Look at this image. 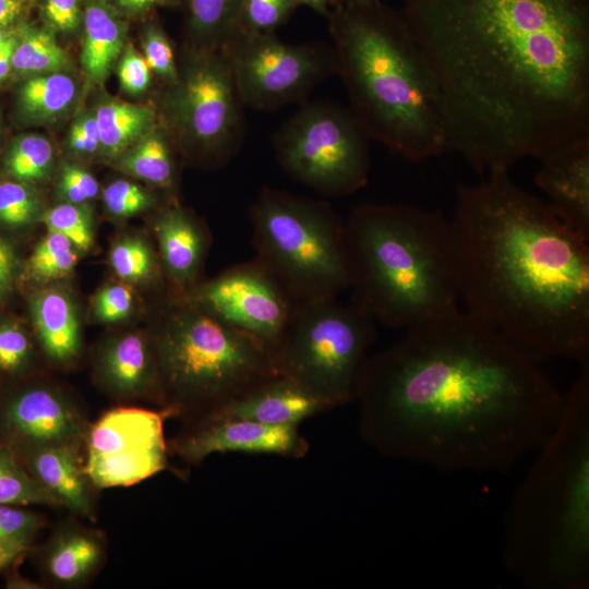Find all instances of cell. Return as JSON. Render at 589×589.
<instances>
[{
	"mask_svg": "<svg viewBox=\"0 0 589 589\" xmlns=\"http://www.w3.org/2000/svg\"><path fill=\"white\" fill-rule=\"evenodd\" d=\"M447 148L479 173L589 137V0H404Z\"/></svg>",
	"mask_w": 589,
	"mask_h": 589,
	"instance_id": "obj_1",
	"label": "cell"
},
{
	"mask_svg": "<svg viewBox=\"0 0 589 589\" xmlns=\"http://www.w3.org/2000/svg\"><path fill=\"white\" fill-rule=\"evenodd\" d=\"M356 400L362 438L384 456L507 473L550 436L564 394L536 359L458 309L370 356Z\"/></svg>",
	"mask_w": 589,
	"mask_h": 589,
	"instance_id": "obj_2",
	"label": "cell"
},
{
	"mask_svg": "<svg viewBox=\"0 0 589 589\" xmlns=\"http://www.w3.org/2000/svg\"><path fill=\"white\" fill-rule=\"evenodd\" d=\"M467 312L533 359L589 361V247L508 170L456 191Z\"/></svg>",
	"mask_w": 589,
	"mask_h": 589,
	"instance_id": "obj_3",
	"label": "cell"
},
{
	"mask_svg": "<svg viewBox=\"0 0 589 589\" xmlns=\"http://www.w3.org/2000/svg\"><path fill=\"white\" fill-rule=\"evenodd\" d=\"M537 453L505 515L504 566L530 589H588L589 361Z\"/></svg>",
	"mask_w": 589,
	"mask_h": 589,
	"instance_id": "obj_4",
	"label": "cell"
},
{
	"mask_svg": "<svg viewBox=\"0 0 589 589\" xmlns=\"http://www.w3.org/2000/svg\"><path fill=\"white\" fill-rule=\"evenodd\" d=\"M326 17L336 75L370 139L412 161L447 149L436 82L400 11L373 0Z\"/></svg>",
	"mask_w": 589,
	"mask_h": 589,
	"instance_id": "obj_5",
	"label": "cell"
},
{
	"mask_svg": "<svg viewBox=\"0 0 589 589\" xmlns=\"http://www.w3.org/2000/svg\"><path fill=\"white\" fill-rule=\"evenodd\" d=\"M351 301L374 321L409 328L458 310L450 219L407 204L363 203L345 219Z\"/></svg>",
	"mask_w": 589,
	"mask_h": 589,
	"instance_id": "obj_6",
	"label": "cell"
},
{
	"mask_svg": "<svg viewBox=\"0 0 589 589\" xmlns=\"http://www.w3.org/2000/svg\"><path fill=\"white\" fill-rule=\"evenodd\" d=\"M158 318L152 342L167 407L201 417L277 373L272 350L185 298ZM200 417V418H201Z\"/></svg>",
	"mask_w": 589,
	"mask_h": 589,
	"instance_id": "obj_7",
	"label": "cell"
},
{
	"mask_svg": "<svg viewBox=\"0 0 589 589\" xmlns=\"http://www.w3.org/2000/svg\"><path fill=\"white\" fill-rule=\"evenodd\" d=\"M249 216L255 260L293 301L349 289L345 219L328 202L264 187Z\"/></svg>",
	"mask_w": 589,
	"mask_h": 589,
	"instance_id": "obj_8",
	"label": "cell"
},
{
	"mask_svg": "<svg viewBox=\"0 0 589 589\" xmlns=\"http://www.w3.org/2000/svg\"><path fill=\"white\" fill-rule=\"evenodd\" d=\"M374 322L352 301H294L272 349L277 373L300 383L328 409L356 400L375 340Z\"/></svg>",
	"mask_w": 589,
	"mask_h": 589,
	"instance_id": "obj_9",
	"label": "cell"
},
{
	"mask_svg": "<svg viewBox=\"0 0 589 589\" xmlns=\"http://www.w3.org/2000/svg\"><path fill=\"white\" fill-rule=\"evenodd\" d=\"M370 136L349 107L303 101L273 137L276 159L299 183L326 197L352 194L370 173Z\"/></svg>",
	"mask_w": 589,
	"mask_h": 589,
	"instance_id": "obj_10",
	"label": "cell"
},
{
	"mask_svg": "<svg viewBox=\"0 0 589 589\" xmlns=\"http://www.w3.org/2000/svg\"><path fill=\"white\" fill-rule=\"evenodd\" d=\"M244 107L224 49H191L163 96L166 120L182 148L211 165L240 151Z\"/></svg>",
	"mask_w": 589,
	"mask_h": 589,
	"instance_id": "obj_11",
	"label": "cell"
},
{
	"mask_svg": "<svg viewBox=\"0 0 589 589\" xmlns=\"http://www.w3.org/2000/svg\"><path fill=\"white\" fill-rule=\"evenodd\" d=\"M245 107L274 111L303 103L337 74L332 45L288 44L275 33L240 31L224 48Z\"/></svg>",
	"mask_w": 589,
	"mask_h": 589,
	"instance_id": "obj_12",
	"label": "cell"
},
{
	"mask_svg": "<svg viewBox=\"0 0 589 589\" xmlns=\"http://www.w3.org/2000/svg\"><path fill=\"white\" fill-rule=\"evenodd\" d=\"M173 414L170 407L155 411L121 406L88 426L84 470L93 486H130L165 470L164 421Z\"/></svg>",
	"mask_w": 589,
	"mask_h": 589,
	"instance_id": "obj_13",
	"label": "cell"
},
{
	"mask_svg": "<svg viewBox=\"0 0 589 589\" xmlns=\"http://www.w3.org/2000/svg\"><path fill=\"white\" fill-rule=\"evenodd\" d=\"M181 297L259 339L271 350L281 336L294 303L256 260L236 264Z\"/></svg>",
	"mask_w": 589,
	"mask_h": 589,
	"instance_id": "obj_14",
	"label": "cell"
},
{
	"mask_svg": "<svg viewBox=\"0 0 589 589\" xmlns=\"http://www.w3.org/2000/svg\"><path fill=\"white\" fill-rule=\"evenodd\" d=\"M87 430L79 407L49 385L23 387L0 402V442L13 452L83 443Z\"/></svg>",
	"mask_w": 589,
	"mask_h": 589,
	"instance_id": "obj_15",
	"label": "cell"
},
{
	"mask_svg": "<svg viewBox=\"0 0 589 589\" xmlns=\"http://www.w3.org/2000/svg\"><path fill=\"white\" fill-rule=\"evenodd\" d=\"M171 449L189 464H200L216 453L271 454L302 458L308 441L298 425L266 424L245 419H199Z\"/></svg>",
	"mask_w": 589,
	"mask_h": 589,
	"instance_id": "obj_16",
	"label": "cell"
},
{
	"mask_svg": "<svg viewBox=\"0 0 589 589\" xmlns=\"http://www.w3.org/2000/svg\"><path fill=\"white\" fill-rule=\"evenodd\" d=\"M540 161L536 184L548 196L558 218L589 241V137L566 145Z\"/></svg>",
	"mask_w": 589,
	"mask_h": 589,
	"instance_id": "obj_17",
	"label": "cell"
},
{
	"mask_svg": "<svg viewBox=\"0 0 589 589\" xmlns=\"http://www.w3.org/2000/svg\"><path fill=\"white\" fill-rule=\"evenodd\" d=\"M328 407L297 381L273 375L200 419H245L266 424L298 425Z\"/></svg>",
	"mask_w": 589,
	"mask_h": 589,
	"instance_id": "obj_18",
	"label": "cell"
},
{
	"mask_svg": "<svg viewBox=\"0 0 589 589\" xmlns=\"http://www.w3.org/2000/svg\"><path fill=\"white\" fill-rule=\"evenodd\" d=\"M83 443L53 444L14 452L27 472L60 504L92 519L94 502L81 456Z\"/></svg>",
	"mask_w": 589,
	"mask_h": 589,
	"instance_id": "obj_19",
	"label": "cell"
},
{
	"mask_svg": "<svg viewBox=\"0 0 589 589\" xmlns=\"http://www.w3.org/2000/svg\"><path fill=\"white\" fill-rule=\"evenodd\" d=\"M96 370L104 387L117 397L166 401L152 339L140 333L111 339L99 352Z\"/></svg>",
	"mask_w": 589,
	"mask_h": 589,
	"instance_id": "obj_20",
	"label": "cell"
},
{
	"mask_svg": "<svg viewBox=\"0 0 589 589\" xmlns=\"http://www.w3.org/2000/svg\"><path fill=\"white\" fill-rule=\"evenodd\" d=\"M165 273L175 287L187 294L199 283L208 247V233L188 209L170 203L153 220Z\"/></svg>",
	"mask_w": 589,
	"mask_h": 589,
	"instance_id": "obj_21",
	"label": "cell"
},
{
	"mask_svg": "<svg viewBox=\"0 0 589 589\" xmlns=\"http://www.w3.org/2000/svg\"><path fill=\"white\" fill-rule=\"evenodd\" d=\"M105 558V541L91 528L65 524L59 527L40 551L41 569L49 581L74 588L88 581Z\"/></svg>",
	"mask_w": 589,
	"mask_h": 589,
	"instance_id": "obj_22",
	"label": "cell"
},
{
	"mask_svg": "<svg viewBox=\"0 0 589 589\" xmlns=\"http://www.w3.org/2000/svg\"><path fill=\"white\" fill-rule=\"evenodd\" d=\"M32 315L43 350L49 359L65 363L77 357L81 334L70 296L58 288L44 289L32 301Z\"/></svg>",
	"mask_w": 589,
	"mask_h": 589,
	"instance_id": "obj_23",
	"label": "cell"
},
{
	"mask_svg": "<svg viewBox=\"0 0 589 589\" xmlns=\"http://www.w3.org/2000/svg\"><path fill=\"white\" fill-rule=\"evenodd\" d=\"M81 65L91 82L104 81L124 47V24L105 0L85 5Z\"/></svg>",
	"mask_w": 589,
	"mask_h": 589,
	"instance_id": "obj_24",
	"label": "cell"
},
{
	"mask_svg": "<svg viewBox=\"0 0 589 589\" xmlns=\"http://www.w3.org/2000/svg\"><path fill=\"white\" fill-rule=\"evenodd\" d=\"M169 134L156 125L115 157L118 169L164 191H172L177 168Z\"/></svg>",
	"mask_w": 589,
	"mask_h": 589,
	"instance_id": "obj_25",
	"label": "cell"
},
{
	"mask_svg": "<svg viewBox=\"0 0 589 589\" xmlns=\"http://www.w3.org/2000/svg\"><path fill=\"white\" fill-rule=\"evenodd\" d=\"M94 113L100 134V152L113 158L157 125L156 110L143 104L106 100Z\"/></svg>",
	"mask_w": 589,
	"mask_h": 589,
	"instance_id": "obj_26",
	"label": "cell"
},
{
	"mask_svg": "<svg viewBox=\"0 0 589 589\" xmlns=\"http://www.w3.org/2000/svg\"><path fill=\"white\" fill-rule=\"evenodd\" d=\"M192 49H224L240 32L242 0H185Z\"/></svg>",
	"mask_w": 589,
	"mask_h": 589,
	"instance_id": "obj_27",
	"label": "cell"
},
{
	"mask_svg": "<svg viewBox=\"0 0 589 589\" xmlns=\"http://www.w3.org/2000/svg\"><path fill=\"white\" fill-rule=\"evenodd\" d=\"M76 92L75 81L64 71L33 75L19 89V107L33 121H49L71 107Z\"/></svg>",
	"mask_w": 589,
	"mask_h": 589,
	"instance_id": "obj_28",
	"label": "cell"
},
{
	"mask_svg": "<svg viewBox=\"0 0 589 589\" xmlns=\"http://www.w3.org/2000/svg\"><path fill=\"white\" fill-rule=\"evenodd\" d=\"M70 58L56 40L52 32L26 27L17 32V41L11 57V68L31 76L69 69Z\"/></svg>",
	"mask_w": 589,
	"mask_h": 589,
	"instance_id": "obj_29",
	"label": "cell"
},
{
	"mask_svg": "<svg viewBox=\"0 0 589 589\" xmlns=\"http://www.w3.org/2000/svg\"><path fill=\"white\" fill-rule=\"evenodd\" d=\"M0 504L60 506L3 443L0 444Z\"/></svg>",
	"mask_w": 589,
	"mask_h": 589,
	"instance_id": "obj_30",
	"label": "cell"
},
{
	"mask_svg": "<svg viewBox=\"0 0 589 589\" xmlns=\"http://www.w3.org/2000/svg\"><path fill=\"white\" fill-rule=\"evenodd\" d=\"M53 149L40 134H24L10 145L4 160V172L13 180L32 183L46 179L52 168Z\"/></svg>",
	"mask_w": 589,
	"mask_h": 589,
	"instance_id": "obj_31",
	"label": "cell"
},
{
	"mask_svg": "<svg viewBox=\"0 0 589 589\" xmlns=\"http://www.w3.org/2000/svg\"><path fill=\"white\" fill-rule=\"evenodd\" d=\"M79 260L77 249L62 233L48 230L28 259L27 271L39 281L69 275Z\"/></svg>",
	"mask_w": 589,
	"mask_h": 589,
	"instance_id": "obj_32",
	"label": "cell"
},
{
	"mask_svg": "<svg viewBox=\"0 0 589 589\" xmlns=\"http://www.w3.org/2000/svg\"><path fill=\"white\" fill-rule=\"evenodd\" d=\"M110 265L121 279L132 283L157 278V263L148 242L141 237H125L110 251Z\"/></svg>",
	"mask_w": 589,
	"mask_h": 589,
	"instance_id": "obj_33",
	"label": "cell"
},
{
	"mask_svg": "<svg viewBox=\"0 0 589 589\" xmlns=\"http://www.w3.org/2000/svg\"><path fill=\"white\" fill-rule=\"evenodd\" d=\"M48 230L64 235L77 250H88L94 242L93 223L84 204L62 202L40 215Z\"/></svg>",
	"mask_w": 589,
	"mask_h": 589,
	"instance_id": "obj_34",
	"label": "cell"
},
{
	"mask_svg": "<svg viewBox=\"0 0 589 589\" xmlns=\"http://www.w3.org/2000/svg\"><path fill=\"white\" fill-rule=\"evenodd\" d=\"M41 203L29 183L0 182V224L21 228L33 224L40 216Z\"/></svg>",
	"mask_w": 589,
	"mask_h": 589,
	"instance_id": "obj_35",
	"label": "cell"
},
{
	"mask_svg": "<svg viewBox=\"0 0 589 589\" xmlns=\"http://www.w3.org/2000/svg\"><path fill=\"white\" fill-rule=\"evenodd\" d=\"M109 214L127 218L146 212L157 205V197L142 185L125 179L110 182L103 192Z\"/></svg>",
	"mask_w": 589,
	"mask_h": 589,
	"instance_id": "obj_36",
	"label": "cell"
},
{
	"mask_svg": "<svg viewBox=\"0 0 589 589\" xmlns=\"http://www.w3.org/2000/svg\"><path fill=\"white\" fill-rule=\"evenodd\" d=\"M296 9L289 0H242L240 27L242 31L275 33Z\"/></svg>",
	"mask_w": 589,
	"mask_h": 589,
	"instance_id": "obj_37",
	"label": "cell"
},
{
	"mask_svg": "<svg viewBox=\"0 0 589 589\" xmlns=\"http://www.w3.org/2000/svg\"><path fill=\"white\" fill-rule=\"evenodd\" d=\"M143 57L151 71L168 84L178 77L179 65L170 39L157 23L146 26L142 38Z\"/></svg>",
	"mask_w": 589,
	"mask_h": 589,
	"instance_id": "obj_38",
	"label": "cell"
},
{
	"mask_svg": "<svg viewBox=\"0 0 589 589\" xmlns=\"http://www.w3.org/2000/svg\"><path fill=\"white\" fill-rule=\"evenodd\" d=\"M33 356L31 340L15 323H0V372L17 375L24 372Z\"/></svg>",
	"mask_w": 589,
	"mask_h": 589,
	"instance_id": "obj_39",
	"label": "cell"
},
{
	"mask_svg": "<svg viewBox=\"0 0 589 589\" xmlns=\"http://www.w3.org/2000/svg\"><path fill=\"white\" fill-rule=\"evenodd\" d=\"M43 526L44 520L37 513L23 506L0 504V539L31 548Z\"/></svg>",
	"mask_w": 589,
	"mask_h": 589,
	"instance_id": "obj_40",
	"label": "cell"
},
{
	"mask_svg": "<svg viewBox=\"0 0 589 589\" xmlns=\"http://www.w3.org/2000/svg\"><path fill=\"white\" fill-rule=\"evenodd\" d=\"M57 190L64 202L85 204L97 196L99 187L95 177L85 168L65 163L60 171Z\"/></svg>",
	"mask_w": 589,
	"mask_h": 589,
	"instance_id": "obj_41",
	"label": "cell"
},
{
	"mask_svg": "<svg viewBox=\"0 0 589 589\" xmlns=\"http://www.w3.org/2000/svg\"><path fill=\"white\" fill-rule=\"evenodd\" d=\"M133 308L132 290L123 284H110L95 296L93 312L99 322L116 323L129 316Z\"/></svg>",
	"mask_w": 589,
	"mask_h": 589,
	"instance_id": "obj_42",
	"label": "cell"
},
{
	"mask_svg": "<svg viewBox=\"0 0 589 589\" xmlns=\"http://www.w3.org/2000/svg\"><path fill=\"white\" fill-rule=\"evenodd\" d=\"M151 69L143 55L132 45L123 47L118 64V77L124 92L141 95L151 85Z\"/></svg>",
	"mask_w": 589,
	"mask_h": 589,
	"instance_id": "obj_43",
	"label": "cell"
},
{
	"mask_svg": "<svg viewBox=\"0 0 589 589\" xmlns=\"http://www.w3.org/2000/svg\"><path fill=\"white\" fill-rule=\"evenodd\" d=\"M70 148L81 155H93L100 151V134L94 112L80 116L68 134Z\"/></svg>",
	"mask_w": 589,
	"mask_h": 589,
	"instance_id": "obj_44",
	"label": "cell"
},
{
	"mask_svg": "<svg viewBox=\"0 0 589 589\" xmlns=\"http://www.w3.org/2000/svg\"><path fill=\"white\" fill-rule=\"evenodd\" d=\"M43 10L50 26L58 32H73L80 25L79 0H44Z\"/></svg>",
	"mask_w": 589,
	"mask_h": 589,
	"instance_id": "obj_45",
	"label": "cell"
},
{
	"mask_svg": "<svg viewBox=\"0 0 589 589\" xmlns=\"http://www.w3.org/2000/svg\"><path fill=\"white\" fill-rule=\"evenodd\" d=\"M15 254L12 247L0 237V299L11 289L15 272Z\"/></svg>",
	"mask_w": 589,
	"mask_h": 589,
	"instance_id": "obj_46",
	"label": "cell"
},
{
	"mask_svg": "<svg viewBox=\"0 0 589 589\" xmlns=\"http://www.w3.org/2000/svg\"><path fill=\"white\" fill-rule=\"evenodd\" d=\"M27 0H0V25L12 26L22 15Z\"/></svg>",
	"mask_w": 589,
	"mask_h": 589,
	"instance_id": "obj_47",
	"label": "cell"
},
{
	"mask_svg": "<svg viewBox=\"0 0 589 589\" xmlns=\"http://www.w3.org/2000/svg\"><path fill=\"white\" fill-rule=\"evenodd\" d=\"M29 546L0 539V570L21 558Z\"/></svg>",
	"mask_w": 589,
	"mask_h": 589,
	"instance_id": "obj_48",
	"label": "cell"
},
{
	"mask_svg": "<svg viewBox=\"0 0 589 589\" xmlns=\"http://www.w3.org/2000/svg\"><path fill=\"white\" fill-rule=\"evenodd\" d=\"M179 0H116V2L124 10L142 13L149 11L156 7L175 5Z\"/></svg>",
	"mask_w": 589,
	"mask_h": 589,
	"instance_id": "obj_49",
	"label": "cell"
},
{
	"mask_svg": "<svg viewBox=\"0 0 589 589\" xmlns=\"http://www.w3.org/2000/svg\"><path fill=\"white\" fill-rule=\"evenodd\" d=\"M17 32L0 43V83L9 75L11 68V57L17 41Z\"/></svg>",
	"mask_w": 589,
	"mask_h": 589,
	"instance_id": "obj_50",
	"label": "cell"
},
{
	"mask_svg": "<svg viewBox=\"0 0 589 589\" xmlns=\"http://www.w3.org/2000/svg\"><path fill=\"white\" fill-rule=\"evenodd\" d=\"M289 1L293 3L297 8L300 5H304L323 16L328 15L334 4V0H289Z\"/></svg>",
	"mask_w": 589,
	"mask_h": 589,
	"instance_id": "obj_51",
	"label": "cell"
},
{
	"mask_svg": "<svg viewBox=\"0 0 589 589\" xmlns=\"http://www.w3.org/2000/svg\"><path fill=\"white\" fill-rule=\"evenodd\" d=\"M15 32H16V28L13 25L12 26L0 25V43L5 40L8 37H10Z\"/></svg>",
	"mask_w": 589,
	"mask_h": 589,
	"instance_id": "obj_52",
	"label": "cell"
},
{
	"mask_svg": "<svg viewBox=\"0 0 589 589\" xmlns=\"http://www.w3.org/2000/svg\"><path fill=\"white\" fill-rule=\"evenodd\" d=\"M369 1H373V0H334V5H338V4H353V3H362V2H369Z\"/></svg>",
	"mask_w": 589,
	"mask_h": 589,
	"instance_id": "obj_53",
	"label": "cell"
},
{
	"mask_svg": "<svg viewBox=\"0 0 589 589\" xmlns=\"http://www.w3.org/2000/svg\"><path fill=\"white\" fill-rule=\"evenodd\" d=\"M0 444H1V442H0Z\"/></svg>",
	"mask_w": 589,
	"mask_h": 589,
	"instance_id": "obj_54",
	"label": "cell"
}]
</instances>
